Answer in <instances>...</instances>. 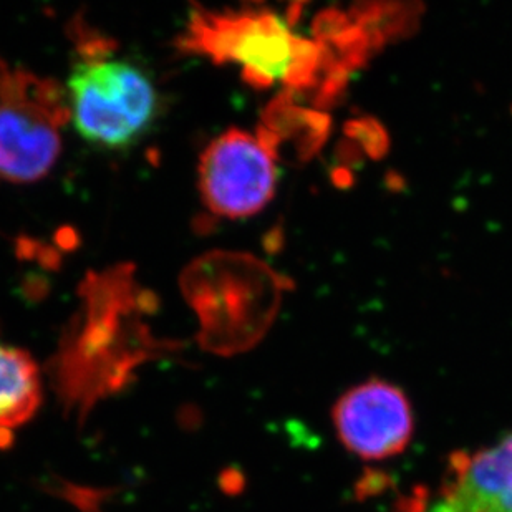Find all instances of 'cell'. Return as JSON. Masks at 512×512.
I'll return each mask as SVG.
<instances>
[{"label":"cell","mask_w":512,"mask_h":512,"mask_svg":"<svg viewBox=\"0 0 512 512\" xmlns=\"http://www.w3.org/2000/svg\"><path fill=\"white\" fill-rule=\"evenodd\" d=\"M116 307H88L87 317L63 339L50 365L65 415L83 425L90 411L130 385L136 368L163 348L140 320L125 322Z\"/></svg>","instance_id":"3"},{"label":"cell","mask_w":512,"mask_h":512,"mask_svg":"<svg viewBox=\"0 0 512 512\" xmlns=\"http://www.w3.org/2000/svg\"><path fill=\"white\" fill-rule=\"evenodd\" d=\"M77 60L68 75L70 121L83 140L121 150L140 140L158 115L155 83L87 25H73Z\"/></svg>","instance_id":"1"},{"label":"cell","mask_w":512,"mask_h":512,"mask_svg":"<svg viewBox=\"0 0 512 512\" xmlns=\"http://www.w3.org/2000/svg\"><path fill=\"white\" fill-rule=\"evenodd\" d=\"M186 54L201 55L216 65L236 63L252 87L284 83L309 87L320 63L319 47L295 34L282 17L264 10L196 9L178 40Z\"/></svg>","instance_id":"2"},{"label":"cell","mask_w":512,"mask_h":512,"mask_svg":"<svg viewBox=\"0 0 512 512\" xmlns=\"http://www.w3.org/2000/svg\"><path fill=\"white\" fill-rule=\"evenodd\" d=\"M42 400V373L34 357L0 340V450L14 445L17 431L37 415Z\"/></svg>","instance_id":"8"},{"label":"cell","mask_w":512,"mask_h":512,"mask_svg":"<svg viewBox=\"0 0 512 512\" xmlns=\"http://www.w3.org/2000/svg\"><path fill=\"white\" fill-rule=\"evenodd\" d=\"M340 445L365 463L403 455L415 435L410 398L395 383L368 378L340 395L330 411Z\"/></svg>","instance_id":"7"},{"label":"cell","mask_w":512,"mask_h":512,"mask_svg":"<svg viewBox=\"0 0 512 512\" xmlns=\"http://www.w3.org/2000/svg\"><path fill=\"white\" fill-rule=\"evenodd\" d=\"M392 512H512V431L478 450L453 451L440 481L416 484Z\"/></svg>","instance_id":"6"},{"label":"cell","mask_w":512,"mask_h":512,"mask_svg":"<svg viewBox=\"0 0 512 512\" xmlns=\"http://www.w3.org/2000/svg\"><path fill=\"white\" fill-rule=\"evenodd\" d=\"M68 121L67 93L57 80L0 67V176L14 183L47 176Z\"/></svg>","instance_id":"4"},{"label":"cell","mask_w":512,"mask_h":512,"mask_svg":"<svg viewBox=\"0 0 512 512\" xmlns=\"http://www.w3.org/2000/svg\"><path fill=\"white\" fill-rule=\"evenodd\" d=\"M198 174L199 193L211 213L249 218L276 194V153L264 133L234 128L206 148Z\"/></svg>","instance_id":"5"}]
</instances>
